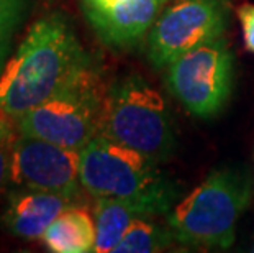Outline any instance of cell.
Listing matches in <instances>:
<instances>
[{
    "instance_id": "1",
    "label": "cell",
    "mask_w": 254,
    "mask_h": 253,
    "mask_svg": "<svg viewBox=\"0 0 254 253\" xmlns=\"http://www.w3.org/2000/svg\"><path fill=\"white\" fill-rule=\"evenodd\" d=\"M94 69L74 28L61 13L31 26L0 74V110L18 118Z\"/></svg>"
},
{
    "instance_id": "2",
    "label": "cell",
    "mask_w": 254,
    "mask_h": 253,
    "mask_svg": "<svg viewBox=\"0 0 254 253\" xmlns=\"http://www.w3.org/2000/svg\"><path fill=\"white\" fill-rule=\"evenodd\" d=\"M149 156L97 135L80 150V184L94 197L122 199L146 215L167 214L177 187Z\"/></svg>"
},
{
    "instance_id": "3",
    "label": "cell",
    "mask_w": 254,
    "mask_h": 253,
    "mask_svg": "<svg viewBox=\"0 0 254 253\" xmlns=\"http://www.w3.org/2000/svg\"><path fill=\"white\" fill-rule=\"evenodd\" d=\"M250 199L251 182L241 171L217 169L171 209L167 222L184 245L230 249Z\"/></svg>"
},
{
    "instance_id": "4",
    "label": "cell",
    "mask_w": 254,
    "mask_h": 253,
    "mask_svg": "<svg viewBox=\"0 0 254 253\" xmlns=\"http://www.w3.org/2000/svg\"><path fill=\"white\" fill-rule=\"evenodd\" d=\"M99 135L125 145L158 163L176 145L171 114L164 97L139 74H129L105 94Z\"/></svg>"
},
{
    "instance_id": "5",
    "label": "cell",
    "mask_w": 254,
    "mask_h": 253,
    "mask_svg": "<svg viewBox=\"0 0 254 253\" xmlns=\"http://www.w3.org/2000/svg\"><path fill=\"white\" fill-rule=\"evenodd\" d=\"M105 94L95 69L45 104L15 118L20 135L82 150L99 133Z\"/></svg>"
},
{
    "instance_id": "6",
    "label": "cell",
    "mask_w": 254,
    "mask_h": 253,
    "mask_svg": "<svg viewBox=\"0 0 254 253\" xmlns=\"http://www.w3.org/2000/svg\"><path fill=\"white\" fill-rule=\"evenodd\" d=\"M235 58L223 36L184 53L167 66V84L187 112L218 115L233 90Z\"/></svg>"
},
{
    "instance_id": "7",
    "label": "cell",
    "mask_w": 254,
    "mask_h": 253,
    "mask_svg": "<svg viewBox=\"0 0 254 253\" xmlns=\"http://www.w3.org/2000/svg\"><path fill=\"white\" fill-rule=\"evenodd\" d=\"M230 12V0H174L148 33L151 64L167 68L184 53L223 36Z\"/></svg>"
},
{
    "instance_id": "8",
    "label": "cell",
    "mask_w": 254,
    "mask_h": 253,
    "mask_svg": "<svg viewBox=\"0 0 254 253\" xmlns=\"http://www.w3.org/2000/svg\"><path fill=\"white\" fill-rule=\"evenodd\" d=\"M80 150L20 135L13 143L12 186L74 197L80 184Z\"/></svg>"
},
{
    "instance_id": "9",
    "label": "cell",
    "mask_w": 254,
    "mask_h": 253,
    "mask_svg": "<svg viewBox=\"0 0 254 253\" xmlns=\"http://www.w3.org/2000/svg\"><path fill=\"white\" fill-rule=\"evenodd\" d=\"M167 0H82L85 17L99 38L112 48H133L164 10Z\"/></svg>"
},
{
    "instance_id": "10",
    "label": "cell",
    "mask_w": 254,
    "mask_h": 253,
    "mask_svg": "<svg viewBox=\"0 0 254 253\" xmlns=\"http://www.w3.org/2000/svg\"><path fill=\"white\" fill-rule=\"evenodd\" d=\"M18 189L10 196L7 211L3 214V224L20 239H41L59 215L74 207V197L26 187Z\"/></svg>"
},
{
    "instance_id": "11",
    "label": "cell",
    "mask_w": 254,
    "mask_h": 253,
    "mask_svg": "<svg viewBox=\"0 0 254 253\" xmlns=\"http://www.w3.org/2000/svg\"><path fill=\"white\" fill-rule=\"evenodd\" d=\"M148 217L141 207L128 201L112 197H95V253H113L120 240L136 219Z\"/></svg>"
},
{
    "instance_id": "12",
    "label": "cell",
    "mask_w": 254,
    "mask_h": 253,
    "mask_svg": "<svg viewBox=\"0 0 254 253\" xmlns=\"http://www.w3.org/2000/svg\"><path fill=\"white\" fill-rule=\"evenodd\" d=\"M41 240L48 250L56 253L94 252L95 222L84 209L71 207L48 227Z\"/></svg>"
},
{
    "instance_id": "13",
    "label": "cell",
    "mask_w": 254,
    "mask_h": 253,
    "mask_svg": "<svg viewBox=\"0 0 254 253\" xmlns=\"http://www.w3.org/2000/svg\"><path fill=\"white\" fill-rule=\"evenodd\" d=\"M136 219L120 240L113 253H154L163 252L174 242L172 230L159 227L153 222Z\"/></svg>"
},
{
    "instance_id": "14",
    "label": "cell",
    "mask_w": 254,
    "mask_h": 253,
    "mask_svg": "<svg viewBox=\"0 0 254 253\" xmlns=\"http://www.w3.org/2000/svg\"><path fill=\"white\" fill-rule=\"evenodd\" d=\"M26 0H0V74L8 61L13 35L25 17Z\"/></svg>"
},
{
    "instance_id": "15",
    "label": "cell",
    "mask_w": 254,
    "mask_h": 253,
    "mask_svg": "<svg viewBox=\"0 0 254 253\" xmlns=\"http://www.w3.org/2000/svg\"><path fill=\"white\" fill-rule=\"evenodd\" d=\"M7 114L0 110V194L7 191L12 184V160H13V143L17 140L13 125L10 123Z\"/></svg>"
},
{
    "instance_id": "16",
    "label": "cell",
    "mask_w": 254,
    "mask_h": 253,
    "mask_svg": "<svg viewBox=\"0 0 254 253\" xmlns=\"http://www.w3.org/2000/svg\"><path fill=\"white\" fill-rule=\"evenodd\" d=\"M238 18H240L243 36H245V45L248 51L254 53V3H245L236 10Z\"/></svg>"
},
{
    "instance_id": "17",
    "label": "cell",
    "mask_w": 254,
    "mask_h": 253,
    "mask_svg": "<svg viewBox=\"0 0 254 253\" xmlns=\"http://www.w3.org/2000/svg\"><path fill=\"white\" fill-rule=\"evenodd\" d=\"M251 250H253V252H254V244H253V249H251Z\"/></svg>"
}]
</instances>
